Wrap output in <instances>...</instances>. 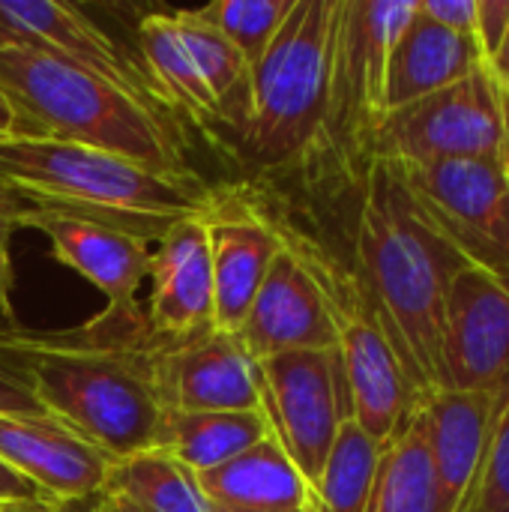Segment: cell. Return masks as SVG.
I'll list each match as a JSON object with an SVG mask.
<instances>
[{
  "label": "cell",
  "mask_w": 509,
  "mask_h": 512,
  "mask_svg": "<svg viewBox=\"0 0 509 512\" xmlns=\"http://www.w3.org/2000/svg\"><path fill=\"white\" fill-rule=\"evenodd\" d=\"M156 387L168 411H258V369L234 333L207 330L156 354Z\"/></svg>",
  "instance_id": "cell-15"
},
{
  "label": "cell",
  "mask_w": 509,
  "mask_h": 512,
  "mask_svg": "<svg viewBox=\"0 0 509 512\" xmlns=\"http://www.w3.org/2000/svg\"><path fill=\"white\" fill-rule=\"evenodd\" d=\"M171 21L219 108V123L231 126L240 135L249 120L252 69L216 30V24L201 15V9H174Z\"/></svg>",
  "instance_id": "cell-24"
},
{
  "label": "cell",
  "mask_w": 509,
  "mask_h": 512,
  "mask_svg": "<svg viewBox=\"0 0 509 512\" xmlns=\"http://www.w3.org/2000/svg\"><path fill=\"white\" fill-rule=\"evenodd\" d=\"M417 9L462 36H474V24H477V0H417Z\"/></svg>",
  "instance_id": "cell-32"
},
{
  "label": "cell",
  "mask_w": 509,
  "mask_h": 512,
  "mask_svg": "<svg viewBox=\"0 0 509 512\" xmlns=\"http://www.w3.org/2000/svg\"><path fill=\"white\" fill-rule=\"evenodd\" d=\"M267 438L261 411H162L153 447L195 474H207Z\"/></svg>",
  "instance_id": "cell-22"
},
{
  "label": "cell",
  "mask_w": 509,
  "mask_h": 512,
  "mask_svg": "<svg viewBox=\"0 0 509 512\" xmlns=\"http://www.w3.org/2000/svg\"><path fill=\"white\" fill-rule=\"evenodd\" d=\"M294 3L297 0H213L198 9L237 48L246 66L255 69L288 21Z\"/></svg>",
  "instance_id": "cell-28"
},
{
  "label": "cell",
  "mask_w": 509,
  "mask_h": 512,
  "mask_svg": "<svg viewBox=\"0 0 509 512\" xmlns=\"http://www.w3.org/2000/svg\"><path fill=\"white\" fill-rule=\"evenodd\" d=\"M509 27V0H477V24H474V39L483 51V60L489 63Z\"/></svg>",
  "instance_id": "cell-31"
},
{
  "label": "cell",
  "mask_w": 509,
  "mask_h": 512,
  "mask_svg": "<svg viewBox=\"0 0 509 512\" xmlns=\"http://www.w3.org/2000/svg\"><path fill=\"white\" fill-rule=\"evenodd\" d=\"M417 411L435 471L438 512H462L486 453L492 393L435 390L417 405Z\"/></svg>",
  "instance_id": "cell-19"
},
{
  "label": "cell",
  "mask_w": 509,
  "mask_h": 512,
  "mask_svg": "<svg viewBox=\"0 0 509 512\" xmlns=\"http://www.w3.org/2000/svg\"><path fill=\"white\" fill-rule=\"evenodd\" d=\"M219 201L192 171H156L81 144L0 135L3 231L33 216H63L117 228L150 246L183 219H207Z\"/></svg>",
  "instance_id": "cell-1"
},
{
  "label": "cell",
  "mask_w": 509,
  "mask_h": 512,
  "mask_svg": "<svg viewBox=\"0 0 509 512\" xmlns=\"http://www.w3.org/2000/svg\"><path fill=\"white\" fill-rule=\"evenodd\" d=\"M138 60L156 99L198 123H219V108L195 69L171 12H153L138 24Z\"/></svg>",
  "instance_id": "cell-23"
},
{
  "label": "cell",
  "mask_w": 509,
  "mask_h": 512,
  "mask_svg": "<svg viewBox=\"0 0 509 512\" xmlns=\"http://www.w3.org/2000/svg\"><path fill=\"white\" fill-rule=\"evenodd\" d=\"M339 0H297L252 69L249 120L240 144L264 168L309 153L324 117Z\"/></svg>",
  "instance_id": "cell-5"
},
{
  "label": "cell",
  "mask_w": 509,
  "mask_h": 512,
  "mask_svg": "<svg viewBox=\"0 0 509 512\" xmlns=\"http://www.w3.org/2000/svg\"><path fill=\"white\" fill-rule=\"evenodd\" d=\"M366 512H438L435 471L420 411H411L381 447Z\"/></svg>",
  "instance_id": "cell-25"
},
{
  "label": "cell",
  "mask_w": 509,
  "mask_h": 512,
  "mask_svg": "<svg viewBox=\"0 0 509 512\" xmlns=\"http://www.w3.org/2000/svg\"><path fill=\"white\" fill-rule=\"evenodd\" d=\"M360 183L354 279L420 405L444 390V297L465 261L423 222L393 159L372 156Z\"/></svg>",
  "instance_id": "cell-2"
},
{
  "label": "cell",
  "mask_w": 509,
  "mask_h": 512,
  "mask_svg": "<svg viewBox=\"0 0 509 512\" xmlns=\"http://www.w3.org/2000/svg\"><path fill=\"white\" fill-rule=\"evenodd\" d=\"M258 411L267 435L282 447L291 465L312 486L336 444L348 411L339 354L333 351H288L255 363Z\"/></svg>",
  "instance_id": "cell-9"
},
{
  "label": "cell",
  "mask_w": 509,
  "mask_h": 512,
  "mask_svg": "<svg viewBox=\"0 0 509 512\" xmlns=\"http://www.w3.org/2000/svg\"><path fill=\"white\" fill-rule=\"evenodd\" d=\"M396 168L423 222L465 264L480 267L509 285V183L504 162H396Z\"/></svg>",
  "instance_id": "cell-7"
},
{
  "label": "cell",
  "mask_w": 509,
  "mask_h": 512,
  "mask_svg": "<svg viewBox=\"0 0 509 512\" xmlns=\"http://www.w3.org/2000/svg\"><path fill=\"white\" fill-rule=\"evenodd\" d=\"M102 495L120 498L144 512H210L198 474L159 450L114 459Z\"/></svg>",
  "instance_id": "cell-26"
},
{
  "label": "cell",
  "mask_w": 509,
  "mask_h": 512,
  "mask_svg": "<svg viewBox=\"0 0 509 512\" xmlns=\"http://www.w3.org/2000/svg\"><path fill=\"white\" fill-rule=\"evenodd\" d=\"M462 512H509V375L492 393L486 453Z\"/></svg>",
  "instance_id": "cell-29"
},
{
  "label": "cell",
  "mask_w": 509,
  "mask_h": 512,
  "mask_svg": "<svg viewBox=\"0 0 509 512\" xmlns=\"http://www.w3.org/2000/svg\"><path fill=\"white\" fill-rule=\"evenodd\" d=\"M234 336L255 363L288 351L336 348V327L315 252L285 237Z\"/></svg>",
  "instance_id": "cell-12"
},
{
  "label": "cell",
  "mask_w": 509,
  "mask_h": 512,
  "mask_svg": "<svg viewBox=\"0 0 509 512\" xmlns=\"http://www.w3.org/2000/svg\"><path fill=\"white\" fill-rule=\"evenodd\" d=\"M0 459L48 501L99 495L114 462L60 420L30 414H0Z\"/></svg>",
  "instance_id": "cell-17"
},
{
  "label": "cell",
  "mask_w": 509,
  "mask_h": 512,
  "mask_svg": "<svg viewBox=\"0 0 509 512\" xmlns=\"http://www.w3.org/2000/svg\"><path fill=\"white\" fill-rule=\"evenodd\" d=\"M147 330L159 345H180L213 330V273L207 222L183 219L150 249Z\"/></svg>",
  "instance_id": "cell-16"
},
{
  "label": "cell",
  "mask_w": 509,
  "mask_h": 512,
  "mask_svg": "<svg viewBox=\"0 0 509 512\" xmlns=\"http://www.w3.org/2000/svg\"><path fill=\"white\" fill-rule=\"evenodd\" d=\"M444 390L495 393L509 375V285L462 264L447 285L441 324Z\"/></svg>",
  "instance_id": "cell-13"
},
{
  "label": "cell",
  "mask_w": 509,
  "mask_h": 512,
  "mask_svg": "<svg viewBox=\"0 0 509 512\" xmlns=\"http://www.w3.org/2000/svg\"><path fill=\"white\" fill-rule=\"evenodd\" d=\"M9 231L0 228V312H3V321H15L12 318V288H15V279H12V261H9Z\"/></svg>",
  "instance_id": "cell-34"
},
{
  "label": "cell",
  "mask_w": 509,
  "mask_h": 512,
  "mask_svg": "<svg viewBox=\"0 0 509 512\" xmlns=\"http://www.w3.org/2000/svg\"><path fill=\"white\" fill-rule=\"evenodd\" d=\"M93 512H144L138 510V507H132V504H126V501H120V498H111V495H96L93 498Z\"/></svg>",
  "instance_id": "cell-37"
},
{
  "label": "cell",
  "mask_w": 509,
  "mask_h": 512,
  "mask_svg": "<svg viewBox=\"0 0 509 512\" xmlns=\"http://www.w3.org/2000/svg\"><path fill=\"white\" fill-rule=\"evenodd\" d=\"M210 512H264V510H228V507H213ZM270 512H306V510H270Z\"/></svg>",
  "instance_id": "cell-40"
},
{
  "label": "cell",
  "mask_w": 509,
  "mask_h": 512,
  "mask_svg": "<svg viewBox=\"0 0 509 512\" xmlns=\"http://www.w3.org/2000/svg\"><path fill=\"white\" fill-rule=\"evenodd\" d=\"M15 132V114L6 102V96L0 93V135H12Z\"/></svg>",
  "instance_id": "cell-39"
},
{
  "label": "cell",
  "mask_w": 509,
  "mask_h": 512,
  "mask_svg": "<svg viewBox=\"0 0 509 512\" xmlns=\"http://www.w3.org/2000/svg\"><path fill=\"white\" fill-rule=\"evenodd\" d=\"M483 66L486 60L474 36L453 33L417 9L390 48L384 87L387 111L444 90Z\"/></svg>",
  "instance_id": "cell-20"
},
{
  "label": "cell",
  "mask_w": 509,
  "mask_h": 512,
  "mask_svg": "<svg viewBox=\"0 0 509 512\" xmlns=\"http://www.w3.org/2000/svg\"><path fill=\"white\" fill-rule=\"evenodd\" d=\"M42 501L48 498L27 477H21L0 459V504L12 507V504H42Z\"/></svg>",
  "instance_id": "cell-33"
},
{
  "label": "cell",
  "mask_w": 509,
  "mask_h": 512,
  "mask_svg": "<svg viewBox=\"0 0 509 512\" xmlns=\"http://www.w3.org/2000/svg\"><path fill=\"white\" fill-rule=\"evenodd\" d=\"M0 93L15 135L105 150L156 171H186L165 108L48 54L0 45Z\"/></svg>",
  "instance_id": "cell-4"
},
{
  "label": "cell",
  "mask_w": 509,
  "mask_h": 512,
  "mask_svg": "<svg viewBox=\"0 0 509 512\" xmlns=\"http://www.w3.org/2000/svg\"><path fill=\"white\" fill-rule=\"evenodd\" d=\"M501 99H504V153H501V162H504V174H507L509 183V93L501 90Z\"/></svg>",
  "instance_id": "cell-38"
},
{
  "label": "cell",
  "mask_w": 509,
  "mask_h": 512,
  "mask_svg": "<svg viewBox=\"0 0 509 512\" xmlns=\"http://www.w3.org/2000/svg\"><path fill=\"white\" fill-rule=\"evenodd\" d=\"M489 66V72H492V78H495V84L501 87V90H507L509 93V27H507V36H504V42H501V48H498V54L486 63Z\"/></svg>",
  "instance_id": "cell-36"
},
{
  "label": "cell",
  "mask_w": 509,
  "mask_h": 512,
  "mask_svg": "<svg viewBox=\"0 0 509 512\" xmlns=\"http://www.w3.org/2000/svg\"><path fill=\"white\" fill-rule=\"evenodd\" d=\"M381 447L384 444L372 441L351 417H345L318 480L309 486L306 512H366Z\"/></svg>",
  "instance_id": "cell-27"
},
{
  "label": "cell",
  "mask_w": 509,
  "mask_h": 512,
  "mask_svg": "<svg viewBox=\"0 0 509 512\" xmlns=\"http://www.w3.org/2000/svg\"><path fill=\"white\" fill-rule=\"evenodd\" d=\"M96 498V495H93ZM93 498L84 501H42V504H12L3 512H93Z\"/></svg>",
  "instance_id": "cell-35"
},
{
  "label": "cell",
  "mask_w": 509,
  "mask_h": 512,
  "mask_svg": "<svg viewBox=\"0 0 509 512\" xmlns=\"http://www.w3.org/2000/svg\"><path fill=\"white\" fill-rule=\"evenodd\" d=\"M0 414L48 417L33 393L27 366V330L0 318Z\"/></svg>",
  "instance_id": "cell-30"
},
{
  "label": "cell",
  "mask_w": 509,
  "mask_h": 512,
  "mask_svg": "<svg viewBox=\"0 0 509 512\" xmlns=\"http://www.w3.org/2000/svg\"><path fill=\"white\" fill-rule=\"evenodd\" d=\"M414 12L417 0H339L324 117L306 156H318L351 183H360L372 162L387 114L390 48Z\"/></svg>",
  "instance_id": "cell-6"
},
{
  "label": "cell",
  "mask_w": 509,
  "mask_h": 512,
  "mask_svg": "<svg viewBox=\"0 0 509 512\" xmlns=\"http://www.w3.org/2000/svg\"><path fill=\"white\" fill-rule=\"evenodd\" d=\"M159 342H102L27 330V366L42 411L111 459L153 447L162 417L156 387Z\"/></svg>",
  "instance_id": "cell-3"
},
{
  "label": "cell",
  "mask_w": 509,
  "mask_h": 512,
  "mask_svg": "<svg viewBox=\"0 0 509 512\" xmlns=\"http://www.w3.org/2000/svg\"><path fill=\"white\" fill-rule=\"evenodd\" d=\"M0 45H21L90 72L144 102L165 108L144 66L81 9L57 0H0Z\"/></svg>",
  "instance_id": "cell-14"
},
{
  "label": "cell",
  "mask_w": 509,
  "mask_h": 512,
  "mask_svg": "<svg viewBox=\"0 0 509 512\" xmlns=\"http://www.w3.org/2000/svg\"><path fill=\"white\" fill-rule=\"evenodd\" d=\"M504 99L489 66L384 114L375 153L405 165L501 159Z\"/></svg>",
  "instance_id": "cell-8"
},
{
  "label": "cell",
  "mask_w": 509,
  "mask_h": 512,
  "mask_svg": "<svg viewBox=\"0 0 509 512\" xmlns=\"http://www.w3.org/2000/svg\"><path fill=\"white\" fill-rule=\"evenodd\" d=\"M318 270L336 327V354L345 378L351 420L372 441L387 444L405 417L417 411V396L357 279L336 273L324 261H318Z\"/></svg>",
  "instance_id": "cell-10"
},
{
  "label": "cell",
  "mask_w": 509,
  "mask_h": 512,
  "mask_svg": "<svg viewBox=\"0 0 509 512\" xmlns=\"http://www.w3.org/2000/svg\"><path fill=\"white\" fill-rule=\"evenodd\" d=\"M21 228H36L48 237L51 255L84 276L105 297V312L81 330L102 342H144L150 339L147 312L138 303V288L150 276V246L132 234L108 225L33 216Z\"/></svg>",
  "instance_id": "cell-11"
},
{
  "label": "cell",
  "mask_w": 509,
  "mask_h": 512,
  "mask_svg": "<svg viewBox=\"0 0 509 512\" xmlns=\"http://www.w3.org/2000/svg\"><path fill=\"white\" fill-rule=\"evenodd\" d=\"M213 273V327L237 333L246 312L285 246V234L246 207H222L204 219Z\"/></svg>",
  "instance_id": "cell-18"
},
{
  "label": "cell",
  "mask_w": 509,
  "mask_h": 512,
  "mask_svg": "<svg viewBox=\"0 0 509 512\" xmlns=\"http://www.w3.org/2000/svg\"><path fill=\"white\" fill-rule=\"evenodd\" d=\"M3 510H6V507H3V504H0V512H3Z\"/></svg>",
  "instance_id": "cell-41"
},
{
  "label": "cell",
  "mask_w": 509,
  "mask_h": 512,
  "mask_svg": "<svg viewBox=\"0 0 509 512\" xmlns=\"http://www.w3.org/2000/svg\"><path fill=\"white\" fill-rule=\"evenodd\" d=\"M210 507L228 510H306L309 486L282 447L267 435L231 462L198 474Z\"/></svg>",
  "instance_id": "cell-21"
}]
</instances>
